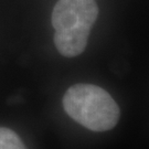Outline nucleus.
I'll return each mask as SVG.
<instances>
[{"label":"nucleus","mask_w":149,"mask_h":149,"mask_svg":"<svg viewBox=\"0 0 149 149\" xmlns=\"http://www.w3.org/2000/svg\"><path fill=\"white\" fill-rule=\"evenodd\" d=\"M0 149H27V147L13 130L0 127Z\"/></svg>","instance_id":"obj_3"},{"label":"nucleus","mask_w":149,"mask_h":149,"mask_svg":"<svg viewBox=\"0 0 149 149\" xmlns=\"http://www.w3.org/2000/svg\"><path fill=\"white\" fill-rule=\"evenodd\" d=\"M63 107L71 118L93 132H105L116 126L119 107L104 88L76 84L66 91Z\"/></svg>","instance_id":"obj_2"},{"label":"nucleus","mask_w":149,"mask_h":149,"mask_svg":"<svg viewBox=\"0 0 149 149\" xmlns=\"http://www.w3.org/2000/svg\"><path fill=\"white\" fill-rule=\"evenodd\" d=\"M97 16L95 0H59L52 12V24L54 43L60 53L66 58L82 53Z\"/></svg>","instance_id":"obj_1"}]
</instances>
